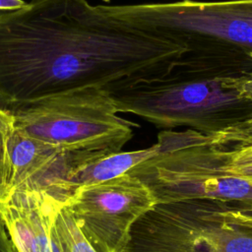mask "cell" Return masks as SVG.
Instances as JSON below:
<instances>
[{
  "label": "cell",
  "instance_id": "obj_12",
  "mask_svg": "<svg viewBox=\"0 0 252 252\" xmlns=\"http://www.w3.org/2000/svg\"><path fill=\"white\" fill-rule=\"evenodd\" d=\"M13 126L11 113L0 108V203L8 193L9 159L7 140Z\"/></svg>",
  "mask_w": 252,
  "mask_h": 252
},
{
  "label": "cell",
  "instance_id": "obj_4",
  "mask_svg": "<svg viewBox=\"0 0 252 252\" xmlns=\"http://www.w3.org/2000/svg\"><path fill=\"white\" fill-rule=\"evenodd\" d=\"M158 153L129 172L156 203L215 199L252 212V180L228 170L221 147L210 135L187 129L158 133Z\"/></svg>",
  "mask_w": 252,
  "mask_h": 252
},
{
  "label": "cell",
  "instance_id": "obj_9",
  "mask_svg": "<svg viewBox=\"0 0 252 252\" xmlns=\"http://www.w3.org/2000/svg\"><path fill=\"white\" fill-rule=\"evenodd\" d=\"M35 190H10L0 203V216L19 252H51V231L64 206Z\"/></svg>",
  "mask_w": 252,
  "mask_h": 252
},
{
  "label": "cell",
  "instance_id": "obj_11",
  "mask_svg": "<svg viewBox=\"0 0 252 252\" xmlns=\"http://www.w3.org/2000/svg\"><path fill=\"white\" fill-rule=\"evenodd\" d=\"M51 252H97L85 237L66 205L59 210L53 223Z\"/></svg>",
  "mask_w": 252,
  "mask_h": 252
},
{
  "label": "cell",
  "instance_id": "obj_5",
  "mask_svg": "<svg viewBox=\"0 0 252 252\" xmlns=\"http://www.w3.org/2000/svg\"><path fill=\"white\" fill-rule=\"evenodd\" d=\"M124 252H252V227L220 200L156 203L132 225Z\"/></svg>",
  "mask_w": 252,
  "mask_h": 252
},
{
  "label": "cell",
  "instance_id": "obj_16",
  "mask_svg": "<svg viewBox=\"0 0 252 252\" xmlns=\"http://www.w3.org/2000/svg\"><path fill=\"white\" fill-rule=\"evenodd\" d=\"M28 2L24 0H0V11L10 12L19 10L27 5Z\"/></svg>",
  "mask_w": 252,
  "mask_h": 252
},
{
  "label": "cell",
  "instance_id": "obj_2",
  "mask_svg": "<svg viewBox=\"0 0 252 252\" xmlns=\"http://www.w3.org/2000/svg\"><path fill=\"white\" fill-rule=\"evenodd\" d=\"M106 92L117 112L163 129L187 127L214 135L252 118V68L170 65Z\"/></svg>",
  "mask_w": 252,
  "mask_h": 252
},
{
  "label": "cell",
  "instance_id": "obj_7",
  "mask_svg": "<svg viewBox=\"0 0 252 252\" xmlns=\"http://www.w3.org/2000/svg\"><path fill=\"white\" fill-rule=\"evenodd\" d=\"M156 204L137 177H119L78 188L65 204L97 252H124L135 221Z\"/></svg>",
  "mask_w": 252,
  "mask_h": 252
},
{
  "label": "cell",
  "instance_id": "obj_6",
  "mask_svg": "<svg viewBox=\"0 0 252 252\" xmlns=\"http://www.w3.org/2000/svg\"><path fill=\"white\" fill-rule=\"evenodd\" d=\"M107 92L88 89L33 102L11 112L22 133L68 151L115 153L137 125L120 117Z\"/></svg>",
  "mask_w": 252,
  "mask_h": 252
},
{
  "label": "cell",
  "instance_id": "obj_13",
  "mask_svg": "<svg viewBox=\"0 0 252 252\" xmlns=\"http://www.w3.org/2000/svg\"><path fill=\"white\" fill-rule=\"evenodd\" d=\"M211 139L223 147L235 149L252 144V118L224 132L210 135Z\"/></svg>",
  "mask_w": 252,
  "mask_h": 252
},
{
  "label": "cell",
  "instance_id": "obj_15",
  "mask_svg": "<svg viewBox=\"0 0 252 252\" xmlns=\"http://www.w3.org/2000/svg\"><path fill=\"white\" fill-rule=\"evenodd\" d=\"M227 207H228V212L229 214L236 219L237 220L243 222L244 224L252 227V212H248L245 210H241L238 209L237 207L227 203Z\"/></svg>",
  "mask_w": 252,
  "mask_h": 252
},
{
  "label": "cell",
  "instance_id": "obj_1",
  "mask_svg": "<svg viewBox=\"0 0 252 252\" xmlns=\"http://www.w3.org/2000/svg\"><path fill=\"white\" fill-rule=\"evenodd\" d=\"M167 44L88 0H32L0 12V108L159 74Z\"/></svg>",
  "mask_w": 252,
  "mask_h": 252
},
{
  "label": "cell",
  "instance_id": "obj_14",
  "mask_svg": "<svg viewBox=\"0 0 252 252\" xmlns=\"http://www.w3.org/2000/svg\"><path fill=\"white\" fill-rule=\"evenodd\" d=\"M0 252H19L1 216H0Z\"/></svg>",
  "mask_w": 252,
  "mask_h": 252
},
{
  "label": "cell",
  "instance_id": "obj_3",
  "mask_svg": "<svg viewBox=\"0 0 252 252\" xmlns=\"http://www.w3.org/2000/svg\"><path fill=\"white\" fill-rule=\"evenodd\" d=\"M111 16L165 41L169 63L252 68V0L102 5Z\"/></svg>",
  "mask_w": 252,
  "mask_h": 252
},
{
  "label": "cell",
  "instance_id": "obj_8",
  "mask_svg": "<svg viewBox=\"0 0 252 252\" xmlns=\"http://www.w3.org/2000/svg\"><path fill=\"white\" fill-rule=\"evenodd\" d=\"M8 192L14 189L45 192L66 204V183L74 171L106 153L68 151L30 137L12 126L7 140ZM110 154V153H109Z\"/></svg>",
  "mask_w": 252,
  "mask_h": 252
},
{
  "label": "cell",
  "instance_id": "obj_17",
  "mask_svg": "<svg viewBox=\"0 0 252 252\" xmlns=\"http://www.w3.org/2000/svg\"><path fill=\"white\" fill-rule=\"evenodd\" d=\"M226 148V147H225ZM230 149V148H228ZM232 152H234L236 155L239 156H244V157H252V144L240 148H235V149H230Z\"/></svg>",
  "mask_w": 252,
  "mask_h": 252
},
{
  "label": "cell",
  "instance_id": "obj_10",
  "mask_svg": "<svg viewBox=\"0 0 252 252\" xmlns=\"http://www.w3.org/2000/svg\"><path fill=\"white\" fill-rule=\"evenodd\" d=\"M158 153V147L156 143L147 149L110 153L86 162L78 167L67 180L68 199L78 188L119 177Z\"/></svg>",
  "mask_w": 252,
  "mask_h": 252
}]
</instances>
